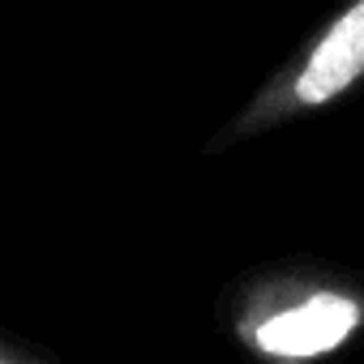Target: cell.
I'll return each mask as SVG.
<instances>
[{"instance_id": "3957f363", "label": "cell", "mask_w": 364, "mask_h": 364, "mask_svg": "<svg viewBox=\"0 0 364 364\" xmlns=\"http://www.w3.org/2000/svg\"><path fill=\"white\" fill-rule=\"evenodd\" d=\"M0 364H35L31 355H22V351H14L9 343H0Z\"/></svg>"}, {"instance_id": "7a4b0ae2", "label": "cell", "mask_w": 364, "mask_h": 364, "mask_svg": "<svg viewBox=\"0 0 364 364\" xmlns=\"http://www.w3.org/2000/svg\"><path fill=\"white\" fill-rule=\"evenodd\" d=\"M364 326V296L330 283L266 287L240 317L249 351L274 364H304L338 351Z\"/></svg>"}, {"instance_id": "6da1fadb", "label": "cell", "mask_w": 364, "mask_h": 364, "mask_svg": "<svg viewBox=\"0 0 364 364\" xmlns=\"http://www.w3.org/2000/svg\"><path fill=\"white\" fill-rule=\"evenodd\" d=\"M360 77H364V0H351L279 77H270L257 90V99L223 133V141H245L304 112H321L334 99H343Z\"/></svg>"}]
</instances>
